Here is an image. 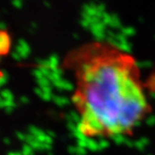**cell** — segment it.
<instances>
[{"mask_svg":"<svg viewBox=\"0 0 155 155\" xmlns=\"http://www.w3.org/2000/svg\"><path fill=\"white\" fill-rule=\"evenodd\" d=\"M72 100L80 118L79 130L87 137H114L134 130L149 111L136 63L108 43H96L71 54Z\"/></svg>","mask_w":155,"mask_h":155,"instance_id":"cell-1","label":"cell"},{"mask_svg":"<svg viewBox=\"0 0 155 155\" xmlns=\"http://www.w3.org/2000/svg\"><path fill=\"white\" fill-rule=\"evenodd\" d=\"M12 46L10 37L5 30H0V55H5Z\"/></svg>","mask_w":155,"mask_h":155,"instance_id":"cell-2","label":"cell"},{"mask_svg":"<svg viewBox=\"0 0 155 155\" xmlns=\"http://www.w3.org/2000/svg\"><path fill=\"white\" fill-rule=\"evenodd\" d=\"M12 5L16 8H21L24 6V2L23 0H12Z\"/></svg>","mask_w":155,"mask_h":155,"instance_id":"cell-3","label":"cell"},{"mask_svg":"<svg viewBox=\"0 0 155 155\" xmlns=\"http://www.w3.org/2000/svg\"><path fill=\"white\" fill-rule=\"evenodd\" d=\"M1 77H2V72L0 71V78H1Z\"/></svg>","mask_w":155,"mask_h":155,"instance_id":"cell-4","label":"cell"},{"mask_svg":"<svg viewBox=\"0 0 155 155\" xmlns=\"http://www.w3.org/2000/svg\"><path fill=\"white\" fill-rule=\"evenodd\" d=\"M90 1H91V2H94V1H95V0H90Z\"/></svg>","mask_w":155,"mask_h":155,"instance_id":"cell-5","label":"cell"}]
</instances>
